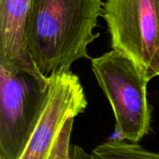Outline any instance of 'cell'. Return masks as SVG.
I'll list each match as a JSON object with an SVG mask.
<instances>
[{"label":"cell","instance_id":"6da1fadb","mask_svg":"<svg viewBox=\"0 0 159 159\" xmlns=\"http://www.w3.org/2000/svg\"><path fill=\"white\" fill-rule=\"evenodd\" d=\"M102 0H33L26 31L31 60L46 79L68 72L80 59H89L88 47L103 15Z\"/></svg>","mask_w":159,"mask_h":159},{"label":"cell","instance_id":"7a4b0ae2","mask_svg":"<svg viewBox=\"0 0 159 159\" xmlns=\"http://www.w3.org/2000/svg\"><path fill=\"white\" fill-rule=\"evenodd\" d=\"M91 67L114 111L120 140L137 143L150 130V80L129 57L116 49L91 59Z\"/></svg>","mask_w":159,"mask_h":159},{"label":"cell","instance_id":"3957f363","mask_svg":"<svg viewBox=\"0 0 159 159\" xmlns=\"http://www.w3.org/2000/svg\"><path fill=\"white\" fill-rule=\"evenodd\" d=\"M48 86L0 61V159L20 158L43 111Z\"/></svg>","mask_w":159,"mask_h":159},{"label":"cell","instance_id":"277c9868","mask_svg":"<svg viewBox=\"0 0 159 159\" xmlns=\"http://www.w3.org/2000/svg\"><path fill=\"white\" fill-rule=\"evenodd\" d=\"M113 49L151 80L159 76V0H106L103 15Z\"/></svg>","mask_w":159,"mask_h":159},{"label":"cell","instance_id":"5b68a950","mask_svg":"<svg viewBox=\"0 0 159 159\" xmlns=\"http://www.w3.org/2000/svg\"><path fill=\"white\" fill-rule=\"evenodd\" d=\"M88 102L78 76L71 71L48 78L47 100L36 127L20 159H53L70 142L74 119Z\"/></svg>","mask_w":159,"mask_h":159},{"label":"cell","instance_id":"8992f818","mask_svg":"<svg viewBox=\"0 0 159 159\" xmlns=\"http://www.w3.org/2000/svg\"><path fill=\"white\" fill-rule=\"evenodd\" d=\"M33 0H0V61L28 73L44 86V78L28 52L26 31Z\"/></svg>","mask_w":159,"mask_h":159},{"label":"cell","instance_id":"52a82bcc","mask_svg":"<svg viewBox=\"0 0 159 159\" xmlns=\"http://www.w3.org/2000/svg\"><path fill=\"white\" fill-rule=\"evenodd\" d=\"M90 159H159V153L148 151L137 143H127L116 139L93 149Z\"/></svg>","mask_w":159,"mask_h":159},{"label":"cell","instance_id":"ba28073f","mask_svg":"<svg viewBox=\"0 0 159 159\" xmlns=\"http://www.w3.org/2000/svg\"><path fill=\"white\" fill-rule=\"evenodd\" d=\"M53 159H70V150L69 143L64 144L56 154Z\"/></svg>","mask_w":159,"mask_h":159}]
</instances>
